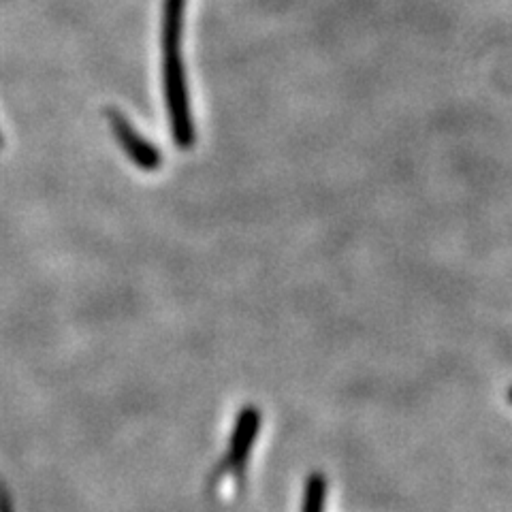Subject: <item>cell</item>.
Here are the masks:
<instances>
[{"label":"cell","instance_id":"7a4b0ae2","mask_svg":"<svg viewBox=\"0 0 512 512\" xmlns=\"http://www.w3.org/2000/svg\"><path fill=\"white\" fill-rule=\"evenodd\" d=\"M261 429V412L254 408H246L242 414L237 416V423L233 429L231 436V446L227 451V457H224V463L218 470V480H222L224 476H239L244 472V466L248 461V455L252 451L254 438L259 436Z\"/></svg>","mask_w":512,"mask_h":512},{"label":"cell","instance_id":"6da1fadb","mask_svg":"<svg viewBox=\"0 0 512 512\" xmlns=\"http://www.w3.org/2000/svg\"><path fill=\"white\" fill-rule=\"evenodd\" d=\"M186 0H165L163 3V88L169 111L173 139L182 150L195 143V124L190 114L188 82L182 58V30H184Z\"/></svg>","mask_w":512,"mask_h":512},{"label":"cell","instance_id":"8992f818","mask_svg":"<svg viewBox=\"0 0 512 512\" xmlns=\"http://www.w3.org/2000/svg\"><path fill=\"white\" fill-rule=\"evenodd\" d=\"M0 146H3V135H0Z\"/></svg>","mask_w":512,"mask_h":512},{"label":"cell","instance_id":"3957f363","mask_svg":"<svg viewBox=\"0 0 512 512\" xmlns=\"http://www.w3.org/2000/svg\"><path fill=\"white\" fill-rule=\"evenodd\" d=\"M109 122H111V131H114L118 143L137 167L146 169V171H154L160 167L158 148H154L152 143L143 139L135 131V126L126 120L124 114H120V111H109Z\"/></svg>","mask_w":512,"mask_h":512},{"label":"cell","instance_id":"277c9868","mask_svg":"<svg viewBox=\"0 0 512 512\" xmlns=\"http://www.w3.org/2000/svg\"><path fill=\"white\" fill-rule=\"evenodd\" d=\"M327 502V480L314 474L306 485V498H303V510L301 512H325Z\"/></svg>","mask_w":512,"mask_h":512},{"label":"cell","instance_id":"5b68a950","mask_svg":"<svg viewBox=\"0 0 512 512\" xmlns=\"http://www.w3.org/2000/svg\"><path fill=\"white\" fill-rule=\"evenodd\" d=\"M508 399H510V404H512V389H510V395H508Z\"/></svg>","mask_w":512,"mask_h":512}]
</instances>
